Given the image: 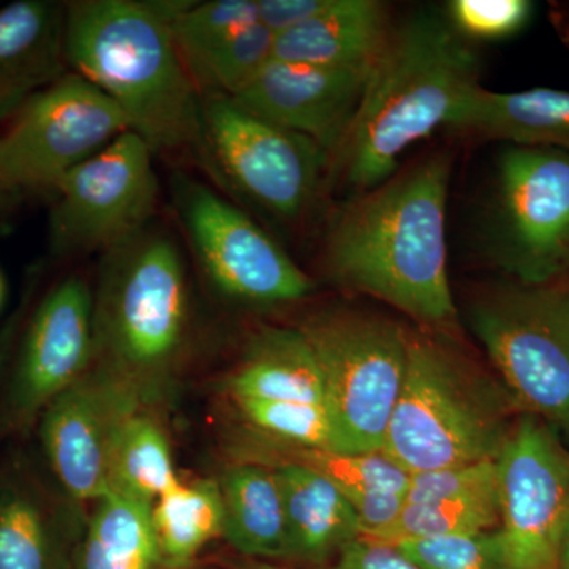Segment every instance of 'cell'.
Returning a JSON list of instances; mask_svg holds the SVG:
<instances>
[{
    "label": "cell",
    "instance_id": "cell-11",
    "mask_svg": "<svg viewBox=\"0 0 569 569\" xmlns=\"http://www.w3.org/2000/svg\"><path fill=\"white\" fill-rule=\"evenodd\" d=\"M152 153L126 132L71 170L54 190L52 253H104L148 228L159 200Z\"/></svg>",
    "mask_w": 569,
    "mask_h": 569
},
{
    "label": "cell",
    "instance_id": "cell-34",
    "mask_svg": "<svg viewBox=\"0 0 569 569\" xmlns=\"http://www.w3.org/2000/svg\"><path fill=\"white\" fill-rule=\"evenodd\" d=\"M498 488L497 460L462 463L410 475L406 503H429Z\"/></svg>",
    "mask_w": 569,
    "mask_h": 569
},
{
    "label": "cell",
    "instance_id": "cell-16",
    "mask_svg": "<svg viewBox=\"0 0 569 569\" xmlns=\"http://www.w3.org/2000/svg\"><path fill=\"white\" fill-rule=\"evenodd\" d=\"M372 69L272 59L231 100L264 121L305 134L336 156L350 132Z\"/></svg>",
    "mask_w": 569,
    "mask_h": 569
},
{
    "label": "cell",
    "instance_id": "cell-25",
    "mask_svg": "<svg viewBox=\"0 0 569 569\" xmlns=\"http://www.w3.org/2000/svg\"><path fill=\"white\" fill-rule=\"evenodd\" d=\"M152 520L163 568L187 567L213 538L222 537L219 481L179 482L152 505Z\"/></svg>",
    "mask_w": 569,
    "mask_h": 569
},
{
    "label": "cell",
    "instance_id": "cell-13",
    "mask_svg": "<svg viewBox=\"0 0 569 569\" xmlns=\"http://www.w3.org/2000/svg\"><path fill=\"white\" fill-rule=\"evenodd\" d=\"M497 263L522 284L569 271V152L512 146L498 164Z\"/></svg>",
    "mask_w": 569,
    "mask_h": 569
},
{
    "label": "cell",
    "instance_id": "cell-18",
    "mask_svg": "<svg viewBox=\"0 0 569 569\" xmlns=\"http://www.w3.org/2000/svg\"><path fill=\"white\" fill-rule=\"evenodd\" d=\"M66 3L18 0L0 9V123L67 73Z\"/></svg>",
    "mask_w": 569,
    "mask_h": 569
},
{
    "label": "cell",
    "instance_id": "cell-19",
    "mask_svg": "<svg viewBox=\"0 0 569 569\" xmlns=\"http://www.w3.org/2000/svg\"><path fill=\"white\" fill-rule=\"evenodd\" d=\"M274 473L282 492L287 559L323 565L361 537L355 508L331 479L295 462Z\"/></svg>",
    "mask_w": 569,
    "mask_h": 569
},
{
    "label": "cell",
    "instance_id": "cell-15",
    "mask_svg": "<svg viewBox=\"0 0 569 569\" xmlns=\"http://www.w3.org/2000/svg\"><path fill=\"white\" fill-rule=\"evenodd\" d=\"M96 358L93 291L81 277H69L44 296L22 340L9 395L14 425L40 418Z\"/></svg>",
    "mask_w": 569,
    "mask_h": 569
},
{
    "label": "cell",
    "instance_id": "cell-28",
    "mask_svg": "<svg viewBox=\"0 0 569 569\" xmlns=\"http://www.w3.org/2000/svg\"><path fill=\"white\" fill-rule=\"evenodd\" d=\"M276 36L260 21L213 44L186 69L201 97L234 99L274 59Z\"/></svg>",
    "mask_w": 569,
    "mask_h": 569
},
{
    "label": "cell",
    "instance_id": "cell-38",
    "mask_svg": "<svg viewBox=\"0 0 569 569\" xmlns=\"http://www.w3.org/2000/svg\"><path fill=\"white\" fill-rule=\"evenodd\" d=\"M2 299H3V280H2V276H0V305H2Z\"/></svg>",
    "mask_w": 569,
    "mask_h": 569
},
{
    "label": "cell",
    "instance_id": "cell-39",
    "mask_svg": "<svg viewBox=\"0 0 569 569\" xmlns=\"http://www.w3.org/2000/svg\"><path fill=\"white\" fill-rule=\"evenodd\" d=\"M258 569H287V568H277V567H271V565H261V567Z\"/></svg>",
    "mask_w": 569,
    "mask_h": 569
},
{
    "label": "cell",
    "instance_id": "cell-8",
    "mask_svg": "<svg viewBox=\"0 0 569 569\" xmlns=\"http://www.w3.org/2000/svg\"><path fill=\"white\" fill-rule=\"evenodd\" d=\"M126 132L118 104L67 71L22 104L0 133V193H54L71 170Z\"/></svg>",
    "mask_w": 569,
    "mask_h": 569
},
{
    "label": "cell",
    "instance_id": "cell-17",
    "mask_svg": "<svg viewBox=\"0 0 569 569\" xmlns=\"http://www.w3.org/2000/svg\"><path fill=\"white\" fill-rule=\"evenodd\" d=\"M82 505L36 479H0V569H73L84 533Z\"/></svg>",
    "mask_w": 569,
    "mask_h": 569
},
{
    "label": "cell",
    "instance_id": "cell-22",
    "mask_svg": "<svg viewBox=\"0 0 569 569\" xmlns=\"http://www.w3.org/2000/svg\"><path fill=\"white\" fill-rule=\"evenodd\" d=\"M230 389L234 400L325 406L323 372L301 328L268 326L254 332Z\"/></svg>",
    "mask_w": 569,
    "mask_h": 569
},
{
    "label": "cell",
    "instance_id": "cell-6",
    "mask_svg": "<svg viewBox=\"0 0 569 569\" xmlns=\"http://www.w3.org/2000/svg\"><path fill=\"white\" fill-rule=\"evenodd\" d=\"M301 329L323 372L332 451H381L406 378L407 332L355 310L320 313Z\"/></svg>",
    "mask_w": 569,
    "mask_h": 569
},
{
    "label": "cell",
    "instance_id": "cell-1",
    "mask_svg": "<svg viewBox=\"0 0 569 569\" xmlns=\"http://www.w3.org/2000/svg\"><path fill=\"white\" fill-rule=\"evenodd\" d=\"M451 159L427 157L337 211L326 236L328 274L430 326L456 325L448 277Z\"/></svg>",
    "mask_w": 569,
    "mask_h": 569
},
{
    "label": "cell",
    "instance_id": "cell-5",
    "mask_svg": "<svg viewBox=\"0 0 569 569\" xmlns=\"http://www.w3.org/2000/svg\"><path fill=\"white\" fill-rule=\"evenodd\" d=\"M516 407L451 347L408 336L406 378L381 451L408 475L500 458Z\"/></svg>",
    "mask_w": 569,
    "mask_h": 569
},
{
    "label": "cell",
    "instance_id": "cell-9",
    "mask_svg": "<svg viewBox=\"0 0 569 569\" xmlns=\"http://www.w3.org/2000/svg\"><path fill=\"white\" fill-rule=\"evenodd\" d=\"M203 162L282 220L307 211L331 157L305 134L264 121L228 97H203Z\"/></svg>",
    "mask_w": 569,
    "mask_h": 569
},
{
    "label": "cell",
    "instance_id": "cell-32",
    "mask_svg": "<svg viewBox=\"0 0 569 569\" xmlns=\"http://www.w3.org/2000/svg\"><path fill=\"white\" fill-rule=\"evenodd\" d=\"M395 546L422 569H507L497 529Z\"/></svg>",
    "mask_w": 569,
    "mask_h": 569
},
{
    "label": "cell",
    "instance_id": "cell-26",
    "mask_svg": "<svg viewBox=\"0 0 569 569\" xmlns=\"http://www.w3.org/2000/svg\"><path fill=\"white\" fill-rule=\"evenodd\" d=\"M181 482L163 427L140 410L119 433L112 451L110 492L156 503Z\"/></svg>",
    "mask_w": 569,
    "mask_h": 569
},
{
    "label": "cell",
    "instance_id": "cell-2",
    "mask_svg": "<svg viewBox=\"0 0 569 569\" xmlns=\"http://www.w3.org/2000/svg\"><path fill=\"white\" fill-rule=\"evenodd\" d=\"M189 2L78 0L66 3V56L126 116L156 152L203 159V97L183 66L171 22Z\"/></svg>",
    "mask_w": 569,
    "mask_h": 569
},
{
    "label": "cell",
    "instance_id": "cell-12",
    "mask_svg": "<svg viewBox=\"0 0 569 569\" xmlns=\"http://www.w3.org/2000/svg\"><path fill=\"white\" fill-rule=\"evenodd\" d=\"M498 467L500 533L507 569H560L569 516V451L533 415L512 426Z\"/></svg>",
    "mask_w": 569,
    "mask_h": 569
},
{
    "label": "cell",
    "instance_id": "cell-7",
    "mask_svg": "<svg viewBox=\"0 0 569 569\" xmlns=\"http://www.w3.org/2000/svg\"><path fill=\"white\" fill-rule=\"evenodd\" d=\"M470 320L516 408L569 429V287L497 288Z\"/></svg>",
    "mask_w": 569,
    "mask_h": 569
},
{
    "label": "cell",
    "instance_id": "cell-14",
    "mask_svg": "<svg viewBox=\"0 0 569 569\" xmlns=\"http://www.w3.org/2000/svg\"><path fill=\"white\" fill-rule=\"evenodd\" d=\"M149 400L140 385L96 361L44 408L41 445L67 497L84 505L110 492L116 441L126 422Z\"/></svg>",
    "mask_w": 569,
    "mask_h": 569
},
{
    "label": "cell",
    "instance_id": "cell-35",
    "mask_svg": "<svg viewBox=\"0 0 569 569\" xmlns=\"http://www.w3.org/2000/svg\"><path fill=\"white\" fill-rule=\"evenodd\" d=\"M329 569H422L397 546L359 537L351 541Z\"/></svg>",
    "mask_w": 569,
    "mask_h": 569
},
{
    "label": "cell",
    "instance_id": "cell-20",
    "mask_svg": "<svg viewBox=\"0 0 569 569\" xmlns=\"http://www.w3.org/2000/svg\"><path fill=\"white\" fill-rule=\"evenodd\" d=\"M392 29L385 3L335 0L331 9L277 36L274 59L310 66H373Z\"/></svg>",
    "mask_w": 569,
    "mask_h": 569
},
{
    "label": "cell",
    "instance_id": "cell-23",
    "mask_svg": "<svg viewBox=\"0 0 569 569\" xmlns=\"http://www.w3.org/2000/svg\"><path fill=\"white\" fill-rule=\"evenodd\" d=\"M222 496V538L254 559H287L282 492L274 470L257 463H236L219 479Z\"/></svg>",
    "mask_w": 569,
    "mask_h": 569
},
{
    "label": "cell",
    "instance_id": "cell-36",
    "mask_svg": "<svg viewBox=\"0 0 569 569\" xmlns=\"http://www.w3.org/2000/svg\"><path fill=\"white\" fill-rule=\"evenodd\" d=\"M257 2L258 21L277 37L331 9L335 0H257Z\"/></svg>",
    "mask_w": 569,
    "mask_h": 569
},
{
    "label": "cell",
    "instance_id": "cell-27",
    "mask_svg": "<svg viewBox=\"0 0 569 569\" xmlns=\"http://www.w3.org/2000/svg\"><path fill=\"white\" fill-rule=\"evenodd\" d=\"M500 503L498 488L485 492L429 501L406 503L395 522L372 537L388 545L417 541V539L452 537V535L478 533L498 529Z\"/></svg>",
    "mask_w": 569,
    "mask_h": 569
},
{
    "label": "cell",
    "instance_id": "cell-30",
    "mask_svg": "<svg viewBox=\"0 0 569 569\" xmlns=\"http://www.w3.org/2000/svg\"><path fill=\"white\" fill-rule=\"evenodd\" d=\"M250 425L288 447L335 449V430L325 406L274 400H236Z\"/></svg>",
    "mask_w": 569,
    "mask_h": 569
},
{
    "label": "cell",
    "instance_id": "cell-29",
    "mask_svg": "<svg viewBox=\"0 0 569 569\" xmlns=\"http://www.w3.org/2000/svg\"><path fill=\"white\" fill-rule=\"evenodd\" d=\"M293 459L287 462L301 463L331 479L343 493L359 490H389L406 496L410 475L397 466L383 451L340 452L331 449H307L288 447Z\"/></svg>",
    "mask_w": 569,
    "mask_h": 569
},
{
    "label": "cell",
    "instance_id": "cell-4",
    "mask_svg": "<svg viewBox=\"0 0 569 569\" xmlns=\"http://www.w3.org/2000/svg\"><path fill=\"white\" fill-rule=\"evenodd\" d=\"M190 293L174 239L148 228L103 253L93 293L96 361L151 397L189 337Z\"/></svg>",
    "mask_w": 569,
    "mask_h": 569
},
{
    "label": "cell",
    "instance_id": "cell-37",
    "mask_svg": "<svg viewBox=\"0 0 569 569\" xmlns=\"http://www.w3.org/2000/svg\"><path fill=\"white\" fill-rule=\"evenodd\" d=\"M560 569H569V516L560 546Z\"/></svg>",
    "mask_w": 569,
    "mask_h": 569
},
{
    "label": "cell",
    "instance_id": "cell-31",
    "mask_svg": "<svg viewBox=\"0 0 569 569\" xmlns=\"http://www.w3.org/2000/svg\"><path fill=\"white\" fill-rule=\"evenodd\" d=\"M257 21V0L189 2L171 22V31L183 66H187L213 44Z\"/></svg>",
    "mask_w": 569,
    "mask_h": 569
},
{
    "label": "cell",
    "instance_id": "cell-3",
    "mask_svg": "<svg viewBox=\"0 0 569 569\" xmlns=\"http://www.w3.org/2000/svg\"><path fill=\"white\" fill-rule=\"evenodd\" d=\"M478 74L477 52L437 14H415L392 29L336 153L348 186L361 193L392 178L406 149L449 126Z\"/></svg>",
    "mask_w": 569,
    "mask_h": 569
},
{
    "label": "cell",
    "instance_id": "cell-21",
    "mask_svg": "<svg viewBox=\"0 0 569 569\" xmlns=\"http://www.w3.org/2000/svg\"><path fill=\"white\" fill-rule=\"evenodd\" d=\"M449 126L519 148L569 152V92L548 88L492 92L477 84L463 97Z\"/></svg>",
    "mask_w": 569,
    "mask_h": 569
},
{
    "label": "cell",
    "instance_id": "cell-24",
    "mask_svg": "<svg viewBox=\"0 0 569 569\" xmlns=\"http://www.w3.org/2000/svg\"><path fill=\"white\" fill-rule=\"evenodd\" d=\"M73 569H160L152 505L119 492L93 501Z\"/></svg>",
    "mask_w": 569,
    "mask_h": 569
},
{
    "label": "cell",
    "instance_id": "cell-33",
    "mask_svg": "<svg viewBox=\"0 0 569 569\" xmlns=\"http://www.w3.org/2000/svg\"><path fill=\"white\" fill-rule=\"evenodd\" d=\"M449 22L462 37L497 40L520 31L529 21L527 0H452Z\"/></svg>",
    "mask_w": 569,
    "mask_h": 569
},
{
    "label": "cell",
    "instance_id": "cell-10",
    "mask_svg": "<svg viewBox=\"0 0 569 569\" xmlns=\"http://www.w3.org/2000/svg\"><path fill=\"white\" fill-rule=\"evenodd\" d=\"M179 219L198 263L224 298L250 307L301 301L313 283L244 211L203 182L174 183Z\"/></svg>",
    "mask_w": 569,
    "mask_h": 569
}]
</instances>
